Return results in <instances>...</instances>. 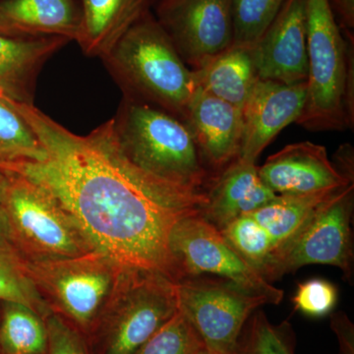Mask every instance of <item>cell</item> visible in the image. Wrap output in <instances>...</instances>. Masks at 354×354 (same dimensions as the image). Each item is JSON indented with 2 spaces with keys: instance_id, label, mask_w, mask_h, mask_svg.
<instances>
[{
  "instance_id": "cell-1",
  "label": "cell",
  "mask_w": 354,
  "mask_h": 354,
  "mask_svg": "<svg viewBox=\"0 0 354 354\" xmlns=\"http://www.w3.org/2000/svg\"><path fill=\"white\" fill-rule=\"evenodd\" d=\"M43 146L39 162L13 165L19 174L50 191L75 218L95 249L124 268L180 281L169 249L174 225L202 214L206 192L157 178L121 152L113 120L77 135L34 104L10 99Z\"/></svg>"
},
{
  "instance_id": "cell-2",
  "label": "cell",
  "mask_w": 354,
  "mask_h": 354,
  "mask_svg": "<svg viewBox=\"0 0 354 354\" xmlns=\"http://www.w3.org/2000/svg\"><path fill=\"white\" fill-rule=\"evenodd\" d=\"M123 97L185 120L197 90L194 73L153 12L147 14L101 58Z\"/></svg>"
},
{
  "instance_id": "cell-3",
  "label": "cell",
  "mask_w": 354,
  "mask_h": 354,
  "mask_svg": "<svg viewBox=\"0 0 354 354\" xmlns=\"http://www.w3.org/2000/svg\"><path fill=\"white\" fill-rule=\"evenodd\" d=\"M306 100L297 124L313 132L354 125V37L344 36L328 0H306Z\"/></svg>"
},
{
  "instance_id": "cell-4",
  "label": "cell",
  "mask_w": 354,
  "mask_h": 354,
  "mask_svg": "<svg viewBox=\"0 0 354 354\" xmlns=\"http://www.w3.org/2000/svg\"><path fill=\"white\" fill-rule=\"evenodd\" d=\"M111 120L121 152L135 167L167 183L206 192L214 176L183 120L127 97Z\"/></svg>"
},
{
  "instance_id": "cell-5",
  "label": "cell",
  "mask_w": 354,
  "mask_h": 354,
  "mask_svg": "<svg viewBox=\"0 0 354 354\" xmlns=\"http://www.w3.org/2000/svg\"><path fill=\"white\" fill-rule=\"evenodd\" d=\"M0 176L4 186L2 208L11 244L23 259L44 262L97 250L78 221L50 191L19 174Z\"/></svg>"
},
{
  "instance_id": "cell-6",
  "label": "cell",
  "mask_w": 354,
  "mask_h": 354,
  "mask_svg": "<svg viewBox=\"0 0 354 354\" xmlns=\"http://www.w3.org/2000/svg\"><path fill=\"white\" fill-rule=\"evenodd\" d=\"M177 310L176 283L158 272L123 268L88 337L93 354H134Z\"/></svg>"
},
{
  "instance_id": "cell-7",
  "label": "cell",
  "mask_w": 354,
  "mask_h": 354,
  "mask_svg": "<svg viewBox=\"0 0 354 354\" xmlns=\"http://www.w3.org/2000/svg\"><path fill=\"white\" fill-rule=\"evenodd\" d=\"M23 266L51 313L62 317L87 339L124 268L99 250L44 262L23 259Z\"/></svg>"
},
{
  "instance_id": "cell-8",
  "label": "cell",
  "mask_w": 354,
  "mask_h": 354,
  "mask_svg": "<svg viewBox=\"0 0 354 354\" xmlns=\"http://www.w3.org/2000/svg\"><path fill=\"white\" fill-rule=\"evenodd\" d=\"M353 205L351 184L324 202L292 236L272 251L261 269L263 278L272 283L304 266L321 264L339 268L353 283Z\"/></svg>"
},
{
  "instance_id": "cell-9",
  "label": "cell",
  "mask_w": 354,
  "mask_h": 354,
  "mask_svg": "<svg viewBox=\"0 0 354 354\" xmlns=\"http://www.w3.org/2000/svg\"><path fill=\"white\" fill-rule=\"evenodd\" d=\"M176 290L179 311L215 354H234L249 317L269 304L227 279L207 274L181 279Z\"/></svg>"
},
{
  "instance_id": "cell-10",
  "label": "cell",
  "mask_w": 354,
  "mask_h": 354,
  "mask_svg": "<svg viewBox=\"0 0 354 354\" xmlns=\"http://www.w3.org/2000/svg\"><path fill=\"white\" fill-rule=\"evenodd\" d=\"M169 249L180 281L202 274L218 277L266 298L269 304L283 300V290L266 281L202 214L177 221L169 236Z\"/></svg>"
},
{
  "instance_id": "cell-11",
  "label": "cell",
  "mask_w": 354,
  "mask_h": 354,
  "mask_svg": "<svg viewBox=\"0 0 354 354\" xmlns=\"http://www.w3.org/2000/svg\"><path fill=\"white\" fill-rule=\"evenodd\" d=\"M234 0H157L153 15L191 70L234 44Z\"/></svg>"
},
{
  "instance_id": "cell-12",
  "label": "cell",
  "mask_w": 354,
  "mask_h": 354,
  "mask_svg": "<svg viewBox=\"0 0 354 354\" xmlns=\"http://www.w3.org/2000/svg\"><path fill=\"white\" fill-rule=\"evenodd\" d=\"M251 50L260 80L307 82L306 0H286Z\"/></svg>"
},
{
  "instance_id": "cell-13",
  "label": "cell",
  "mask_w": 354,
  "mask_h": 354,
  "mask_svg": "<svg viewBox=\"0 0 354 354\" xmlns=\"http://www.w3.org/2000/svg\"><path fill=\"white\" fill-rule=\"evenodd\" d=\"M306 82L286 84L259 80L242 106L239 160L256 162L283 128L299 118L306 100Z\"/></svg>"
},
{
  "instance_id": "cell-14",
  "label": "cell",
  "mask_w": 354,
  "mask_h": 354,
  "mask_svg": "<svg viewBox=\"0 0 354 354\" xmlns=\"http://www.w3.org/2000/svg\"><path fill=\"white\" fill-rule=\"evenodd\" d=\"M258 172L276 195L314 194L354 184L337 171L325 147L308 141L290 144L270 156Z\"/></svg>"
},
{
  "instance_id": "cell-15",
  "label": "cell",
  "mask_w": 354,
  "mask_h": 354,
  "mask_svg": "<svg viewBox=\"0 0 354 354\" xmlns=\"http://www.w3.org/2000/svg\"><path fill=\"white\" fill-rule=\"evenodd\" d=\"M184 123L189 128L205 165L215 177L239 160L241 109L197 88Z\"/></svg>"
},
{
  "instance_id": "cell-16",
  "label": "cell",
  "mask_w": 354,
  "mask_h": 354,
  "mask_svg": "<svg viewBox=\"0 0 354 354\" xmlns=\"http://www.w3.org/2000/svg\"><path fill=\"white\" fill-rule=\"evenodd\" d=\"M256 162L236 160L216 174L206 190L205 220L223 230L239 216L252 214L277 196L261 180Z\"/></svg>"
},
{
  "instance_id": "cell-17",
  "label": "cell",
  "mask_w": 354,
  "mask_h": 354,
  "mask_svg": "<svg viewBox=\"0 0 354 354\" xmlns=\"http://www.w3.org/2000/svg\"><path fill=\"white\" fill-rule=\"evenodd\" d=\"M81 10L77 0H0V34L75 41Z\"/></svg>"
},
{
  "instance_id": "cell-18",
  "label": "cell",
  "mask_w": 354,
  "mask_h": 354,
  "mask_svg": "<svg viewBox=\"0 0 354 354\" xmlns=\"http://www.w3.org/2000/svg\"><path fill=\"white\" fill-rule=\"evenodd\" d=\"M157 0H79L80 29L76 43L84 55L102 58L147 14Z\"/></svg>"
},
{
  "instance_id": "cell-19",
  "label": "cell",
  "mask_w": 354,
  "mask_h": 354,
  "mask_svg": "<svg viewBox=\"0 0 354 354\" xmlns=\"http://www.w3.org/2000/svg\"><path fill=\"white\" fill-rule=\"evenodd\" d=\"M70 43L62 37L0 34V86L14 101L34 104L37 80L48 59Z\"/></svg>"
},
{
  "instance_id": "cell-20",
  "label": "cell",
  "mask_w": 354,
  "mask_h": 354,
  "mask_svg": "<svg viewBox=\"0 0 354 354\" xmlns=\"http://www.w3.org/2000/svg\"><path fill=\"white\" fill-rule=\"evenodd\" d=\"M197 88L242 109L260 80L251 46L232 44L192 70Z\"/></svg>"
},
{
  "instance_id": "cell-21",
  "label": "cell",
  "mask_w": 354,
  "mask_h": 354,
  "mask_svg": "<svg viewBox=\"0 0 354 354\" xmlns=\"http://www.w3.org/2000/svg\"><path fill=\"white\" fill-rule=\"evenodd\" d=\"M337 190L305 195H277L252 216L271 237L274 249L288 241Z\"/></svg>"
},
{
  "instance_id": "cell-22",
  "label": "cell",
  "mask_w": 354,
  "mask_h": 354,
  "mask_svg": "<svg viewBox=\"0 0 354 354\" xmlns=\"http://www.w3.org/2000/svg\"><path fill=\"white\" fill-rule=\"evenodd\" d=\"M46 319L15 302L0 301V354H46Z\"/></svg>"
},
{
  "instance_id": "cell-23",
  "label": "cell",
  "mask_w": 354,
  "mask_h": 354,
  "mask_svg": "<svg viewBox=\"0 0 354 354\" xmlns=\"http://www.w3.org/2000/svg\"><path fill=\"white\" fill-rule=\"evenodd\" d=\"M46 157L43 146L10 97L0 99V174L13 165L39 162Z\"/></svg>"
},
{
  "instance_id": "cell-24",
  "label": "cell",
  "mask_w": 354,
  "mask_h": 354,
  "mask_svg": "<svg viewBox=\"0 0 354 354\" xmlns=\"http://www.w3.org/2000/svg\"><path fill=\"white\" fill-rule=\"evenodd\" d=\"M295 344L290 323L274 325L258 309L244 325L234 354H295Z\"/></svg>"
},
{
  "instance_id": "cell-25",
  "label": "cell",
  "mask_w": 354,
  "mask_h": 354,
  "mask_svg": "<svg viewBox=\"0 0 354 354\" xmlns=\"http://www.w3.org/2000/svg\"><path fill=\"white\" fill-rule=\"evenodd\" d=\"M0 301L25 305L44 319L51 314L26 272L22 257L13 247L0 250Z\"/></svg>"
},
{
  "instance_id": "cell-26",
  "label": "cell",
  "mask_w": 354,
  "mask_h": 354,
  "mask_svg": "<svg viewBox=\"0 0 354 354\" xmlns=\"http://www.w3.org/2000/svg\"><path fill=\"white\" fill-rule=\"evenodd\" d=\"M221 232L235 250L259 272L274 250L271 237L252 214L230 221Z\"/></svg>"
},
{
  "instance_id": "cell-27",
  "label": "cell",
  "mask_w": 354,
  "mask_h": 354,
  "mask_svg": "<svg viewBox=\"0 0 354 354\" xmlns=\"http://www.w3.org/2000/svg\"><path fill=\"white\" fill-rule=\"evenodd\" d=\"M204 344L186 317L176 313L134 354H194Z\"/></svg>"
},
{
  "instance_id": "cell-28",
  "label": "cell",
  "mask_w": 354,
  "mask_h": 354,
  "mask_svg": "<svg viewBox=\"0 0 354 354\" xmlns=\"http://www.w3.org/2000/svg\"><path fill=\"white\" fill-rule=\"evenodd\" d=\"M286 0H234V44L253 46Z\"/></svg>"
},
{
  "instance_id": "cell-29",
  "label": "cell",
  "mask_w": 354,
  "mask_h": 354,
  "mask_svg": "<svg viewBox=\"0 0 354 354\" xmlns=\"http://www.w3.org/2000/svg\"><path fill=\"white\" fill-rule=\"evenodd\" d=\"M337 301V288L322 279H312L299 283L292 297L295 309L304 315L320 318L330 314Z\"/></svg>"
},
{
  "instance_id": "cell-30",
  "label": "cell",
  "mask_w": 354,
  "mask_h": 354,
  "mask_svg": "<svg viewBox=\"0 0 354 354\" xmlns=\"http://www.w3.org/2000/svg\"><path fill=\"white\" fill-rule=\"evenodd\" d=\"M46 354H93L87 337L62 317L51 313L46 317Z\"/></svg>"
},
{
  "instance_id": "cell-31",
  "label": "cell",
  "mask_w": 354,
  "mask_h": 354,
  "mask_svg": "<svg viewBox=\"0 0 354 354\" xmlns=\"http://www.w3.org/2000/svg\"><path fill=\"white\" fill-rule=\"evenodd\" d=\"M330 325L339 342V354H354V325L348 316L335 312L330 316Z\"/></svg>"
},
{
  "instance_id": "cell-32",
  "label": "cell",
  "mask_w": 354,
  "mask_h": 354,
  "mask_svg": "<svg viewBox=\"0 0 354 354\" xmlns=\"http://www.w3.org/2000/svg\"><path fill=\"white\" fill-rule=\"evenodd\" d=\"M344 36L354 37V0H328Z\"/></svg>"
},
{
  "instance_id": "cell-33",
  "label": "cell",
  "mask_w": 354,
  "mask_h": 354,
  "mask_svg": "<svg viewBox=\"0 0 354 354\" xmlns=\"http://www.w3.org/2000/svg\"><path fill=\"white\" fill-rule=\"evenodd\" d=\"M332 162L342 177L349 183H354V150L351 144H344L339 147Z\"/></svg>"
},
{
  "instance_id": "cell-34",
  "label": "cell",
  "mask_w": 354,
  "mask_h": 354,
  "mask_svg": "<svg viewBox=\"0 0 354 354\" xmlns=\"http://www.w3.org/2000/svg\"><path fill=\"white\" fill-rule=\"evenodd\" d=\"M11 247L13 246L10 241V232H9L6 212H4L1 205L0 206V250L11 248Z\"/></svg>"
},
{
  "instance_id": "cell-35",
  "label": "cell",
  "mask_w": 354,
  "mask_h": 354,
  "mask_svg": "<svg viewBox=\"0 0 354 354\" xmlns=\"http://www.w3.org/2000/svg\"><path fill=\"white\" fill-rule=\"evenodd\" d=\"M3 191H4L3 179H2V177L0 176V206H1L2 200H3Z\"/></svg>"
},
{
  "instance_id": "cell-36",
  "label": "cell",
  "mask_w": 354,
  "mask_h": 354,
  "mask_svg": "<svg viewBox=\"0 0 354 354\" xmlns=\"http://www.w3.org/2000/svg\"><path fill=\"white\" fill-rule=\"evenodd\" d=\"M194 354H215V353H211V351H208V349H207V348H200L199 351H197L196 353H195Z\"/></svg>"
},
{
  "instance_id": "cell-37",
  "label": "cell",
  "mask_w": 354,
  "mask_h": 354,
  "mask_svg": "<svg viewBox=\"0 0 354 354\" xmlns=\"http://www.w3.org/2000/svg\"><path fill=\"white\" fill-rule=\"evenodd\" d=\"M4 95H6V91L3 90V88L0 86V99L3 97Z\"/></svg>"
}]
</instances>
